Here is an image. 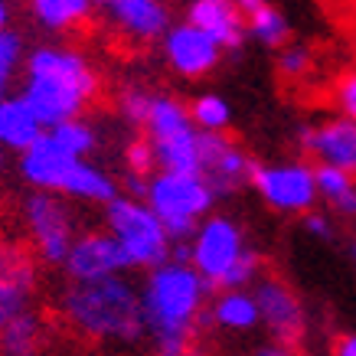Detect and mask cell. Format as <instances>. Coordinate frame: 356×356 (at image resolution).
Segmentation results:
<instances>
[{
    "instance_id": "17",
    "label": "cell",
    "mask_w": 356,
    "mask_h": 356,
    "mask_svg": "<svg viewBox=\"0 0 356 356\" xmlns=\"http://www.w3.org/2000/svg\"><path fill=\"white\" fill-rule=\"evenodd\" d=\"M186 20L209 33L222 49H238L248 40L245 13L236 7V0H190Z\"/></svg>"
},
{
    "instance_id": "18",
    "label": "cell",
    "mask_w": 356,
    "mask_h": 356,
    "mask_svg": "<svg viewBox=\"0 0 356 356\" xmlns=\"http://www.w3.org/2000/svg\"><path fill=\"white\" fill-rule=\"evenodd\" d=\"M209 307V321L216 330L222 334H236V337H245L252 334L255 327H261V317H259V304H255V294L248 288H222L216 294V301L206 304Z\"/></svg>"
},
{
    "instance_id": "23",
    "label": "cell",
    "mask_w": 356,
    "mask_h": 356,
    "mask_svg": "<svg viewBox=\"0 0 356 356\" xmlns=\"http://www.w3.org/2000/svg\"><path fill=\"white\" fill-rule=\"evenodd\" d=\"M40 343H43V321L30 307L17 311L7 324L0 327V353L26 356V353H36Z\"/></svg>"
},
{
    "instance_id": "21",
    "label": "cell",
    "mask_w": 356,
    "mask_h": 356,
    "mask_svg": "<svg viewBox=\"0 0 356 356\" xmlns=\"http://www.w3.org/2000/svg\"><path fill=\"white\" fill-rule=\"evenodd\" d=\"M314 177H317V203H324L334 216L356 219V173L314 163Z\"/></svg>"
},
{
    "instance_id": "39",
    "label": "cell",
    "mask_w": 356,
    "mask_h": 356,
    "mask_svg": "<svg viewBox=\"0 0 356 356\" xmlns=\"http://www.w3.org/2000/svg\"><path fill=\"white\" fill-rule=\"evenodd\" d=\"M0 95H3V92H0Z\"/></svg>"
},
{
    "instance_id": "11",
    "label": "cell",
    "mask_w": 356,
    "mask_h": 356,
    "mask_svg": "<svg viewBox=\"0 0 356 356\" xmlns=\"http://www.w3.org/2000/svg\"><path fill=\"white\" fill-rule=\"evenodd\" d=\"M298 147L311 163H327L356 173V121L350 115H330L298 128Z\"/></svg>"
},
{
    "instance_id": "24",
    "label": "cell",
    "mask_w": 356,
    "mask_h": 356,
    "mask_svg": "<svg viewBox=\"0 0 356 356\" xmlns=\"http://www.w3.org/2000/svg\"><path fill=\"white\" fill-rule=\"evenodd\" d=\"M30 10L46 30H76L88 20L92 0H30Z\"/></svg>"
},
{
    "instance_id": "4",
    "label": "cell",
    "mask_w": 356,
    "mask_h": 356,
    "mask_svg": "<svg viewBox=\"0 0 356 356\" xmlns=\"http://www.w3.org/2000/svg\"><path fill=\"white\" fill-rule=\"evenodd\" d=\"M186 261L209 281L213 291L248 288L261 275V255L248 248L245 232L236 219L222 213H209L200 219L193 236L186 238Z\"/></svg>"
},
{
    "instance_id": "9",
    "label": "cell",
    "mask_w": 356,
    "mask_h": 356,
    "mask_svg": "<svg viewBox=\"0 0 356 356\" xmlns=\"http://www.w3.org/2000/svg\"><path fill=\"white\" fill-rule=\"evenodd\" d=\"M23 222L36 255L49 265H63L76 242V219L63 196H56L53 190H33L23 200Z\"/></svg>"
},
{
    "instance_id": "29",
    "label": "cell",
    "mask_w": 356,
    "mask_h": 356,
    "mask_svg": "<svg viewBox=\"0 0 356 356\" xmlns=\"http://www.w3.org/2000/svg\"><path fill=\"white\" fill-rule=\"evenodd\" d=\"M20 59H23V40H20V33L0 30V92L10 86V79H13V72H17Z\"/></svg>"
},
{
    "instance_id": "10",
    "label": "cell",
    "mask_w": 356,
    "mask_h": 356,
    "mask_svg": "<svg viewBox=\"0 0 356 356\" xmlns=\"http://www.w3.org/2000/svg\"><path fill=\"white\" fill-rule=\"evenodd\" d=\"M252 294L259 304L261 327L268 330L271 340L288 346V350L301 346L304 334H307V311H304V301L291 284L284 278H275V275H259Z\"/></svg>"
},
{
    "instance_id": "20",
    "label": "cell",
    "mask_w": 356,
    "mask_h": 356,
    "mask_svg": "<svg viewBox=\"0 0 356 356\" xmlns=\"http://www.w3.org/2000/svg\"><path fill=\"white\" fill-rule=\"evenodd\" d=\"M46 131V124L36 118L30 102L23 95L7 98L0 95V147L7 151H23Z\"/></svg>"
},
{
    "instance_id": "16",
    "label": "cell",
    "mask_w": 356,
    "mask_h": 356,
    "mask_svg": "<svg viewBox=\"0 0 356 356\" xmlns=\"http://www.w3.org/2000/svg\"><path fill=\"white\" fill-rule=\"evenodd\" d=\"M92 7H102L111 23L138 43L161 40L170 26V10L163 0H92Z\"/></svg>"
},
{
    "instance_id": "26",
    "label": "cell",
    "mask_w": 356,
    "mask_h": 356,
    "mask_svg": "<svg viewBox=\"0 0 356 356\" xmlns=\"http://www.w3.org/2000/svg\"><path fill=\"white\" fill-rule=\"evenodd\" d=\"M46 131H49V134H53V138L59 140L69 154H76V157H88V154L98 147L95 128H92L82 115L65 118V121H59V124H53V128H46Z\"/></svg>"
},
{
    "instance_id": "31",
    "label": "cell",
    "mask_w": 356,
    "mask_h": 356,
    "mask_svg": "<svg viewBox=\"0 0 356 356\" xmlns=\"http://www.w3.org/2000/svg\"><path fill=\"white\" fill-rule=\"evenodd\" d=\"M124 163H128L131 173H144V177H151V170H157V161H154V147L147 138H138L128 144V151H124Z\"/></svg>"
},
{
    "instance_id": "30",
    "label": "cell",
    "mask_w": 356,
    "mask_h": 356,
    "mask_svg": "<svg viewBox=\"0 0 356 356\" xmlns=\"http://www.w3.org/2000/svg\"><path fill=\"white\" fill-rule=\"evenodd\" d=\"M151 92H144V88H124L118 98V108L121 115L131 121V124H144V118H147V111H151Z\"/></svg>"
},
{
    "instance_id": "19",
    "label": "cell",
    "mask_w": 356,
    "mask_h": 356,
    "mask_svg": "<svg viewBox=\"0 0 356 356\" xmlns=\"http://www.w3.org/2000/svg\"><path fill=\"white\" fill-rule=\"evenodd\" d=\"M33 298V271L23 261V255H17L13 248H7L0 242V327L10 321L17 311L30 307Z\"/></svg>"
},
{
    "instance_id": "32",
    "label": "cell",
    "mask_w": 356,
    "mask_h": 356,
    "mask_svg": "<svg viewBox=\"0 0 356 356\" xmlns=\"http://www.w3.org/2000/svg\"><path fill=\"white\" fill-rule=\"evenodd\" d=\"M334 105L340 115H350L356 121V69L343 72L334 86Z\"/></svg>"
},
{
    "instance_id": "28",
    "label": "cell",
    "mask_w": 356,
    "mask_h": 356,
    "mask_svg": "<svg viewBox=\"0 0 356 356\" xmlns=\"http://www.w3.org/2000/svg\"><path fill=\"white\" fill-rule=\"evenodd\" d=\"M314 69V53L307 46H281L278 49V76L288 82H304Z\"/></svg>"
},
{
    "instance_id": "25",
    "label": "cell",
    "mask_w": 356,
    "mask_h": 356,
    "mask_svg": "<svg viewBox=\"0 0 356 356\" xmlns=\"http://www.w3.org/2000/svg\"><path fill=\"white\" fill-rule=\"evenodd\" d=\"M245 23H248V36H252L255 43L268 46V49H281V46L291 40V23H288V17H284L275 3H268V0H265L252 17H245Z\"/></svg>"
},
{
    "instance_id": "14",
    "label": "cell",
    "mask_w": 356,
    "mask_h": 356,
    "mask_svg": "<svg viewBox=\"0 0 356 356\" xmlns=\"http://www.w3.org/2000/svg\"><path fill=\"white\" fill-rule=\"evenodd\" d=\"M63 268L69 281H88L105 278V275H124V271H131V261L124 255V248L118 245V238L111 236L108 229H102V232L76 236Z\"/></svg>"
},
{
    "instance_id": "36",
    "label": "cell",
    "mask_w": 356,
    "mask_h": 356,
    "mask_svg": "<svg viewBox=\"0 0 356 356\" xmlns=\"http://www.w3.org/2000/svg\"><path fill=\"white\" fill-rule=\"evenodd\" d=\"M7 23H10V7L7 0H0V30H7Z\"/></svg>"
},
{
    "instance_id": "6",
    "label": "cell",
    "mask_w": 356,
    "mask_h": 356,
    "mask_svg": "<svg viewBox=\"0 0 356 356\" xmlns=\"http://www.w3.org/2000/svg\"><path fill=\"white\" fill-rule=\"evenodd\" d=\"M105 229L118 238L131 268H154L170 259L173 238L151 206L138 196H115L105 203Z\"/></svg>"
},
{
    "instance_id": "12",
    "label": "cell",
    "mask_w": 356,
    "mask_h": 356,
    "mask_svg": "<svg viewBox=\"0 0 356 356\" xmlns=\"http://www.w3.org/2000/svg\"><path fill=\"white\" fill-rule=\"evenodd\" d=\"M161 40H163V59H167V65L184 79L209 76L219 65L222 53H226L209 33H203L190 20L170 23V26L163 30Z\"/></svg>"
},
{
    "instance_id": "27",
    "label": "cell",
    "mask_w": 356,
    "mask_h": 356,
    "mask_svg": "<svg viewBox=\"0 0 356 356\" xmlns=\"http://www.w3.org/2000/svg\"><path fill=\"white\" fill-rule=\"evenodd\" d=\"M186 108H190V118L200 131H229V124H232V108L219 95H200Z\"/></svg>"
},
{
    "instance_id": "35",
    "label": "cell",
    "mask_w": 356,
    "mask_h": 356,
    "mask_svg": "<svg viewBox=\"0 0 356 356\" xmlns=\"http://www.w3.org/2000/svg\"><path fill=\"white\" fill-rule=\"evenodd\" d=\"M261 3H265V0H236V7H238L242 13H245V17H252V13L259 10Z\"/></svg>"
},
{
    "instance_id": "15",
    "label": "cell",
    "mask_w": 356,
    "mask_h": 356,
    "mask_svg": "<svg viewBox=\"0 0 356 356\" xmlns=\"http://www.w3.org/2000/svg\"><path fill=\"white\" fill-rule=\"evenodd\" d=\"M76 161H79L76 154H69L49 131H43L30 147L20 151V173L33 190H53V193H59L65 173H69V167Z\"/></svg>"
},
{
    "instance_id": "1",
    "label": "cell",
    "mask_w": 356,
    "mask_h": 356,
    "mask_svg": "<svg viewBox=\"0 0 356 356\" xmlns=\"http://www.w3.org/2000/svg\"><path fill=\"white\" fill-rule=\"evenodd\" d=\"M209 281L186 259H167L147 268L140 284L144 337L163 356H184L200 340V321L209 304Z\"/></svg>"
},
{
    "instance_id": "2",
    "label": "cell",
    "mask_w": 356,
    "mask_h": 356,
    "mask_svg": "<svg viewBox=\"0 0 356 356\" xmlns=\"http://www.w3.org/2000/svg\"><path fill=\"white\" fill-rule=\"evenodd\" d=\"M63 317L92 343H138L144 340L140 291L124 275L72 281L63 294Z\"/></svg>"
},
{
    "instance_id": "8",
    "label": "cell",
    "mask_w": 356,
    "mask_h": 356,
    "mask_svg": "<svg viewBox=\"0 0 356 356\" xmlns=\"http://www.w3.org/2000/svg\"><path fill=\"white\" fill-rule=\"evenodd\" d=\"M248 186L259 193V200L281 216H304L317 206V177L314 163L304 161H271L252 163Z\"/></svg>"
},
{
    "instance_id": "3",
    "label": "cell",
    "mask_w": 356,
    "mask_h": 356,
    "mask_svg": "<svg viewBox=\"0 0 356 356\" xmlns=\"http://www.w3.org/2000/svg\"><path fill=\"white\" fill-rule=\"evenodd\" d=\"M98 76L88 59L65 46H40L26 63L23 98L36 118L53 128L65 118H76L95 102Z\"/></svg>"
},
{
    "instance_id": "22",
    "label": "cell",
    "mask_w": 356,
    "mask_h": 356,
    "mask_svg": "<svg viewBox=\"0 0 356 356\" xmlns=\"http://www.w3.org/2000/svg\"><path fill=\"white\" fill-rule=\"evenodd\" d=\"M59 193L72 196V200H82V203H108V200L118 196V184H115L102 167L88 163L86 157H79V161L69 167V173H65Z\"/></svg>"
},
{
    "instance_id": "13",
    "label": "cell",
    "mask_w": 356,
    "mask_h": 356,
    "mask_svg": "<svg viewBox=\"0 0 356 356\" xmlns=\"http://www.w3.org/2000/svg\"><path fill=\"white\" fill-rule=\"evenodd\" d=\"M252 157H248L226 131H200V173L219 196L236 193L252 177Z\"/></svg>"
},
{
    "instance_id": "7",
    "label": "cell",
    "mask_w": 356,
    "mask_h": 356,
    "mask_svg": "<svg viewBox=\"0 0 356 356\" xmlns=\"http://www.w3.org/2000/svg\"><path fill=\"white\" fill-rule=\"evenodd\" d=\"M140 128L154 147L157 170H200V128L180 98L154 95Z\"/></svg>"
},
{
    "instance_id": "34",
    "label": "cell",
    "mask_w": 356,
    "mask_h": 356,
    "mask_svg": "<svg viewBox=\"0 0 356 356\" xmlns=\"http://www.w3.org/2000/svg\"><path fill=\"white\" fill-rule=\"evenodd\" d=\"M334 353L337 356H356V334H343L340 340L334 343Z\"/></svg>"
},
{
    "instance_id": "38",
    "label": "cell",
    "mask_w": 356,
    "mask_h": 356,
    "mask_svg": "<svg viewBox=\"0 0 356 356\" xmlns=\"http://www.w3.org/2000/svg\"><path fill=\"white\" fill-rule=\"evenodd\" d=\"M0 170H3V147H0Z\"/></svg>"
},
{
    "instance_id": "37",
    "label": "cell",
    "mask_w": 356,
    "mask_h": 356,
    "mask_svg": "<svg viewBox=\"0 0 356 356\" xmlns=\"http://www.w3.org/2000/svg\"><path fill=\"white\" fill-rule=\"evenodd\" d=\"M350 255H353V261H356V238L350 242Z\"/></svg>"
},
{
    "instance_id": "5",
    "label": "cell",
    "mask_w": 356,
    "mask_h": 356,
    "mask_svg": "<svg viewBox=\"0 0 356 356\" xmlns=\"http://www.w3.org/2000/svg\"><path fill=\"white\" fill-rule=\"evenodd\" d=\"M219 193L200 170H154L147 177L144 203L151 206L173 242H186L200 219L213 213Z\"/></svg>"
},
{
    "instance_id": "33",
    "label": "cell",
    "mask_w": 356,
    "mask_h": 356,
    "mask_svg": "<svg viewBox=\"0 0 356 356\" xmlns=\"http://www.w3.org/2000/svg\"><path fill=\"white\" fill-rule=\"evenodd\" d=\"M304 232L314 238H321V242H330L334 238V219L324 216V213H317V209H307L304 213Z\"/></svg>"
}]
</instances>
